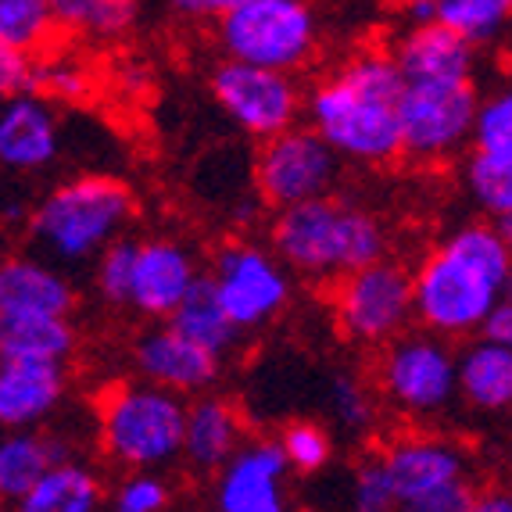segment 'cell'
<instances>
[{"label": "cell", "mask_w": 512, "mask_h": 512, "mask_svg": "<svg viewBox=\"0 0 512 512\" xmlns=\"http://www.w3.org/2000/svg\"><path fill=\"white\" fill-rule=\"evenodd\" d=\"M512 251L498 222H466L416 273V319L448 341L484 330L487 316L505 298Z\"/></svg>", "instance_id": "obj_1"}, {"label": "cell", "mask_w": 512, "mask_h": 512, "mask_svg": "<svg viewBox=\"0 0 512 512\" xmlns=\"http://www.w3.org/2000/svg\"><path fill=\"white\" fill-rule=\"evenodd\" d=\"M269 240L287 269L308 280H341L351 269L380 262L387 251L384 226L376 215L333 201L330 194L276 208Z\"/></svg>", "instance_id": "obj_2"}, {"label": "cell", "mask_w": 512, "mask_h": 512, "mask_svg": "<svg viewBox=\"0 0 512 512\" xmlns=\"http://www.w3.org/2000/svg\"><path fill=\"white\" fill-rule=\"evenodd\" d=\"M133 219V194L111 176H79L54 187L26 219V240L54 265L94 262Z\"/></svg>", "instance_id": "obj_3"}, {"label": "cell", "mask_w": 512, "mask_h": 512, "mask_svg": "<svg viewBox=\"0 0 512 512\" xmlns=\"http://www.w3.org/2000/svg\"><path fill=\"white\" fill-rule=\"evenodd\" d=\"M187 409L180 391L140 380L104 394L97 409V441L119 470H162L183 459Z\"/></svg>", "instance_id": "obj_4"}, {"label": "cell", "mask_w": 512, "mask_h": 512, "mask_svg": "<svg viewBox=\"0 0 512 512\" xmlns=\"http://www.w3.org/2000/svg\"><path fill=\"white\" fill-rule=\"evenodd\" d=\"M308 122L351 162L380 165L405 154L398 97L366 90L344 69L319 83L316 94L308 97Z\"/></svg>", "instance_id": "obj_5"}, {"label": "cell", "mask_w": 512, "mask_h": 512, "mask_svg": "<svg viewBox=\"0 0 512 512\" xmlns=\"http://www.w3.org/2000/svg\"><path fill=\"white\" fill-rule=\"evenodd\" d=\"M376 387L402 416H441L459 398V351L434 330H405L380 351Z\"/></svg>", "instance_id": "obj_6"}, {"label": "cell", "mask_w": 512, "mask_h": 512, "mask_svg": "<svg viewBox=\"0 0 512 512\" xmlns=\"http://www.w3.org/2000/svg\"><path fill=\"white\" fill-rule=\"evenodd\" d=\"M316 11L305 0H251L219 18L222 51L237 61L294 72L316 54Z\"/></svg>", "instance_id": "obj_7"}, {"label": "cell", "mask_w": 512, "mask_h": 512, "mask_svg": "<svg viewBox=\"0 0 512 512\" xmlns=\"http://www.w3.org/2000/svg\"><path fill=\"white\" fill-rule=\"evenodd\" d=\"M333 308L348 341L384 348L416 319V273L391 258L351 269L337 280Z\"/></svg>", "instance_id": "obj_8"}, {"label": "cell", "mask_w": 512, "mask_h": 512, "mask_svg": "<svg viewBox=\"0 0 512 512\" xmlns=\"http://www.w3.org/2000/svg\"><path fill=\"white\" fill-rule=\"evenodd\" d=\"M480 94L473 79L409 83L398 101L402 151L416 162H441L473 144Z\"/></svg>", "instance_id": "obj_9"}, {"label": "cell", "mask_w": 512, "mask_h": 512, "mask_svg": "<svg viewBox=\"0 0 512 512\" xmlns=\"http://www.w3.org/2000/svg\"><path fill=\"white\" fill-rule=\"evenodd\" d=\"M341 154L316 126H291L262 140L255 154V187L269 208H291L330 194Z\"/></svg>", "instance_id": "obj_10"}, {"label": "cell", "mask_w": 512, "mask_h": 512, "mask_svg": "<svg viewBox=\"0 0 512 512\" xmlns=\"http://www.w3.org/2000/svg\"><path fill=\"white\" fill-rule=\"evenodd\" d=\"M215 291L240 330H258L273 323L291 301V269L276 251L251 240H230L212 258Z\"/></svg>", "instance_id": "obj_11"}, {"label": "cell", "mask_w": 512, "mask_h": 512, "mask_svg": "<svg viewBox=\"0 0 512 512\" xmlns=\"http://www.w3.org/2000/svg\"><path fill=\"white\" fill-rule=\"evenodd\" d=\"M212 94L240 133L269 140L291 129L301 115V90L291 72L265 69L251 61H222L212 76Z\"/></svg>", "instance_id": "obj_12"}, {"label": "cell", "mask_w": 512, "mask_h": 512, "mask_svg": "<svg viewBox=\"0 0 512 512\" xmlns=\"http://www.w3.org/2000/svg\"><path fill=\"white\" fill-rule=\"evenodd\" d=\"M287 473L291 459L280 441L258 437L240 444L219 473H215V509L222 512H280L287 505Z\"/></svg>", "instance_id": "obj_13"}, {"label": "cell", "mask_w": 512, "mask_h": 512, "mask_svg": "<svg viewBox=\"0 0 512 512\" xmlns=\"http://www.w3.org/2000/svg\"><path fill=\"white\" fill-rule=\"evenodd\" d=\"M380 455H384V466L391 473L398 509H409V512H416V505L434 495V491H441L444 484L470 477L466 452L455 441H444V437H430V434L394 437Z\"/></svg>", "instance_id": "obj_14"}, {"label": "cell", "mask_w": 512, "mask_h": 512, "mask_svg": "<svg viewBox=\"0 0 512 512\" xmlns=\"http://www.w3.org/2000/svg\"><path fill=\"white\" fill-rule=\"evenodd\" d=\"M219 362L222 355L176 330L169 319L165 326L140 333L133 344V366H137L140 380H151V384H162L180 394H205L219 380Z\"/></svg>", "instance_id": "obj_15"}, {"label": "cell", "mask_w": 512, "mask_h": 512, "mask_svg": "<svg viewBox=\"0 0 512 512\" xmlns=\"http://www.w3.org/2000/svg\"><path fill=\"white\" fill-rule=\"evenodd\" d=\"M197 262L180 240H140L137 280H133V301L147 319H169L187 291L197 283Z\"/></svg>", "instance_id": "obj_16"}, {"label": "cell", "mask_w": 512, "mask_h": 512, "mask_svg": "<svg viewBox=\"0 0 512 512\" xmlns=\"http://www.w3.org/2000/svg\"><path fill=\"white\" fill-rule=\"evenodd\" d=\"M76 291L58 265L40 255H11L0 265V319L72 316Z\"/></svg>", "instance_id": "obj_17"}, {"label": "cell", "mask_w": 512, "mask_h": 512, "mask_svg": "<svg viewBox=\"0 0 512 512\" xmlns=\"http://www.w3.org/2000/svg\"><path fill=\"white\" fill-rule=\"evenodd\" d=\"M65 362L0 359V423L8 430L40 427L65 398Z\"/></svg>", "instance_id": "obj_18"}, {"label": "cell", "mask_w": 512, "mask_h": 512, "mask_svg": "<svg viewBox=\"0 0 512 512\" xmlns=\"http://www.w3.org/2000/svg\"><path fill=\"white\" fill-rule=\"evenodd\" d=\"M459 398L477 416H512V348L473 333L459 348Z\"/></svg>", "instance_id": "obj_19"}, {"label": "cell", "mask_w": 512, "mask_h": 512, "mask_svg": "<svg viewBox=\"0 0 512 512\" xmlns=\"http://www.w3.org/2000/svg\"><path fill=\"white\" fill-rule=\"evenodd\" d=\"M61 129L36 94L8 97L0 111V162L15 172H36L58 158Z\"/></svg>", "instance_id": "obj_20"}, {"label": "cell", "mask_w": 512, "mask_h": 512, "mask_svg": "<svg viewBox=\"0 0 512 512\" xmlns=\"http://www.w3.org/2000/svg\"><path fill=\"white\" fill-rule=\"evenodd\" d=\"M473 47L462 33L444 26L437 18L412 22L409 33L398 40L394 58L409 76V83H441V79H470L473 76Z\"/></svg>", "instance_id": "obj_21"}, {"label": "cell", "mask_w": 512, "mask_h": 512, "mask_svg": "<svg viewBox=\"0 0 512 512\" xmlns=\"http://www.w3.org/2000/svg\"><path fill=\"white\" fill-rule=\"evenodd\" d=\"M76 459V448L65 434L36 427H18L0 441V502L15 505L36 487L43 473L58 462Z\"/></svg>", "instance_id": "obj_22"}, {"label": "cell", "mask_w": 512, "mask_h": 512, "mask_svg": "<svg viewBox=\"0 0 512 512\" xmlns=\"http://www.w3.org/2000/svg\"><path fill=\"white\" fill-rule=\"evenodd\" d=\"M244 444V419L226 398L201 394L187 409V434H183V462L194 473H219Z\"/></svg>", "instance_id": "obj_23"}, {"label": "cell", "mask_w": 512, "mask_h": 512, "mask_svg": "<svg viewBox=\"0 0 512 512\" xmlns=\"http://www.w3.org/2000/svg\"><path fill=\"white\" fill-rule=\"evenodd\" d=\"M108 502L104 484L90 466H83L79 459L58 462L51 470L36 480V487L29 491L18 509L22 512H94Z\"/></svg>", "instance_id": "obj_24"}, {"label": "cell", "mask_w": 512, "mask_h": 512, "mask_svg": "<svg viewBox=\"0 0 512 512\" xmlns=\"http://www.w3.org/2000/svg\"><path fill=\"white\" fill-rule=\"evenodd\" d=\"M76 330L69 316H18L0 319V359L69 362Z\"/></svg>", "instance_id": "obj_25"}, {"label": "cell", "mask_w": 512, "mask_h": 512, "mask_svg": "<svg viewBox=\"0 0 512 512\" xmlns=\"http://www.w3.org/2000/svg\"><path fill=\"white\" fill-rule=\"evenodd\" d=\"M169 323L187 333V337H194L197 344H205L215 355H230L237 337L244 333L230 319L226 305H222L212 276H197V283L187 291V298L180 301V308L169 316Z\"/></svg>", "instance_id": "obj_26"}, {"label": "cell", "mask_w": 512, "mask_h": 512, "mask_svg": "<svg viewBox=\"0 0 512 512\" xmlns=\"http://www.w3.org/2000/svg\"><path fill=\"white\" fill-rule=\"evenodd\" d=\"M462 180H466L473 205L484 215H491V219L512 215V158L473 147V154L466 158Z\"/></svg>", "instance_id": "obj_27"}, {"label": "cell", "mask_w": 512, "mask_h": 512, "mask_svg": "<svg viewBox=\"0 0 512 512\" xmlns=\"http://www.w3.org/2000/svg\"><path fill=\"white\" fill-rule=\"evenodd\" d=\"M58 26L90 36H122L137 22L140 0H51Z\"/></svg>", "instance_id": "obj_28"}, {"label": "cell", "mask_w": 512, "mask_h": 512, "mask_svg": "<svg viewBox=\"0 0 512 512\" xmlns=\"http://www.w3.org/2000/svg\"><path fill=\"white\" fill-rule=\"evenodd\" d=\"M137 255H140V240L119 237L94 258V287L104 305L129 308V301H133V280H137Z\"/></svg>", "instance_id": "obj_29"}, {"label": "cell", "mask_w": 512, "mask_h": 512, "mask_svg": "<svg viewBox=\"0 0 512 512\" xmlns=\"http://www.w3.org/2000/svg\"><path fill=\"white\" fill-rule=\"evenodd\" d=\"M509 15L512 11L505 0H437V22L452 26L470 43L495 40Z\"/></svg>", "instance_id": "obj_30"}, {"label": "cell", "mask_w": 512, "mask_h": 512, "mask_svg": "<svg viewBox=\"0 0 512 512\" xmlns=\"http://www.w3.org/2000/svg\"><path fill=\"white\" fill-rule=\"evenodd\" d=\"M58 26L51 0H0V43L33 51Z\"/></svg>", "instance_id": "obj_31"}, {"label": "cell", "mask_w": 512, "mask_h": 512, "mask_svg": "<svg viewBox=\"0 0 512 512\" xmlns=\"http://www.w3.org/2000/svg\"><path fill=\"white\" fill-rule=\"evenodd\" d=\"M473 147L512 158V83L498 86L495 94L480 97L477 126H473Z\"/></svg>", "instance_id": "obj_32"}, {"label": "cell", "mask_w": 512, "mask_h": 512, "mask_svg": "<svg viewBox=\"0 0 512 512\" xmlns=\"http://www.w3.org/2000/svg\"><path fill=\"white\" fill-rule=\"evenodd\" d=\"M172 505V484L158 470H126L111 491V509L119 512H162Z\"/></svg>", "instance_id": "obj_33"}, {"label": "cell", "mask_w": 512, "mask_h": 512, "mask_svg": "<svg viewBox=\"0 0 512 512\" xmlns=\"http://www.w3.org/2000/svg\"><path fill=\"white\" fill-rule=\"evenodd\" d=\"M280 444L283 452H287V459H291V470L298 473H319L333 455L330 434L319 423H308V419L287 423L280 434Z\"/></svg>", "instance_id": "obj_34"}, {"label": "cell", "mask_w": 512, "mask_h": 512, "mask_svg": "<svg viewBox=\"0 0 512 512\" xmlns=\"http://www.w3.org/2000/svg\"><path fill=\"white\" fill-rule=\"evenodd\" d=\"M351 505L359 512H391L398 509V495H394L391 473L384 466V455H369L355 466L351 473Z\"/></svg>", "instance_id": "obj_35"}, {"label": "cell", "mask_w": 512, "mask_h": 512, "mask_svg": "<svg viewBox=\"0 0 512 512\" xmlns=\"http://www.w3.org/2000/svg\"><path fill=\"white\" fill-rule=\"evenodd\" d=\"M330 412L344 430L362 434V430L373 427V419H376L373 394H369L366 384H359L351 373H337V376H330Z\"/></svg>", "instance_id": "obj_36"}, {"label": "cell", "mask_w": 512, "mask_h": 512, "mask_svg": "<svg viewBox=\"0 0 512 512\" xmlns=\"http://www.w3.org/2000/svg\"><path fill=\"white\" fill-rule=\"evenodd\" d=\"M0 86L4 94H36L40 86V65L29 58V51L22 47H11V43H0Z\"/></svg>", "instance_id": "obj_37"}, {"label": "cell", "mask_w": 512, "mask_h": 512, "mask_svg": "<svg viewBox=\"0 0 512 512\" xmlns=\"http://www.w3.org/2000/svg\"><path fill=\"white\" fill-rule=\"evenodd\" d=\"M36 94H51L54 101H83L90 94V79L76 65H40Z\"/></svg>", "instance_id": "obj_38"}, {"label": "cell", "mask_w": 512, "mask_h": 512, "mask_svg": "<svg viewBox=\"0 0 512 512\" xmlns=\"http://www.w3.org/2000/svg\"><path fill=\"white\" fill-rule=\"evenodd\" d=\"M172 8L180 11V15L190 18H222L237 11L240 4H251V0H169Z\"/></svg>", "instance_id": "obj_39"}, {"label": "cell", "mask_w": 512, "mask_h": 512, "mask_svg": "<svg viewBox=\"0 0 512 512\" xmlns=\"http://www.w3.org/2000/svg\"><path fill=\"white\" fill-rule=\"evenodd\" d=\"M480 333H487V337H495V341H505L512 348V298H502L495 305V312L487 316V323H484V330Z\"/></svg>", "instance_id": "obj_40"}, {"label": "cell", "mask_w": 512, "mask_h": 512, "mask_svg": "<svg viewBox=\"0 0 512 512\" xmlns=\"http://www.w3.org/2000/svg\"><path fill=\"white\" fill-rule=\"evenodd\" d=\"M477 512H512V487H498V491H484L477 502Z\"/></svg>", "instance_id": "obj_41"}, {"label": "cell", "mask_w": 512, "mask_h": 512, "mask_svg": "<svg viewBox=\"0 0 512 512\" xmlns=\"http://www.w3.org/2000/svg\"><path fill=\"white\" fill-rule=\"evenodd\" d=\"M495 222H498V230H502L505 244H509V251H512V215H502V219H495Z\"/></svg>", "instance_id": "obj_42"}, {"label": "cell", "mask_w": 512, "mask_h": 512, "mask_svg": "<svg viewBox=\"0 0 512 512\" xmlns=\"http://www.w3.org/2000/svg\"><path fill=\"white\" fill-rule=\"evenodd\" d=\"M505 4H509V11H512V0H505Z\"/></svg>", "instance_id": "obj_43"}, {"label": "cell", "mask_w": 512, "mask_h": 512, "mask_svg": "<svg viewBox=\"0 0 512 512\" xmlns=\"http://www.w3.org/2000/svg\"><path fill=\"white\" fill-rule=\"evenodd\" d=\"M402 4H412V0H402Z\"/></svg>", "instance_id": "obj_44"}]
</instances>
